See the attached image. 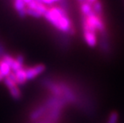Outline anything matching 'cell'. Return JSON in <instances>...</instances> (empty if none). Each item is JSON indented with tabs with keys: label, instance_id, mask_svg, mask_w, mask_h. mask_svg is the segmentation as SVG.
<instances>
[{
	"label": "cell",
	"instance_id": "6da1fadb",
	"mask_svg": "<svg viewBox=\"0 0 124 123\" xmlns=\"http://www.w3.org/2000/svg\"><path fill=\"white\" fill-rule=\"evenodd\" d=\"M47 22L55 27L60 32L72 35L75 34V29L67 10H63L58 5L48 8L43 15Z\"/></svg>",
	"mask_w": 124,
	"mask_h": 123
},
{
	"label": "cell",
	"instance_id": "7a4b0ae2",
	"mask_svg": "<svg viewBox=\"0 0 124 123\" xmlns=\"http://www.w3.org/2000/svg\"><path fill=\"white\" fill-rule=\"evenodd\" d=\"M3 82L5 86H7L10 96L12 97L15 100H19L22 98V92L18 88V84L15 82L14 81L11 80L9 77L5 78L3 80Z\"/></svg>",
	"mask_w": 124,
	"mask_h": 123
},
{
	"label": "cell",
	"instance_id": "3957f363",
	"mask_svg": "<svg viewBox=\"0 0 124 123\" xmlns=\"http://www.w3.org/2000/svg\"><path fill=\"white\" fill-rule=\"evenodd\" d=\"M45 70H46V66L44 64H37L35 66L27 68L25 69V71L27 80L35 79L39 75L43 74Z\"/></svg>",
	"mask_w": 124,
	"mask_h": 123
},
{
	"label": "cell",
	"instance_id": "277c9868",
	"mask_svg": "<svg viewBox=\"0 0 124 123\" xmlns=\"http://www.w3.org/2000/svg\"><path fill=\"white\" fill-rule=\"evenodd\" d=\"M25 2H26V5H27V8L35 10V11L39 13L42 16H43L45 14V13L48 10V8L41 2V0H37V1L28 0V1H25Z\"/></svg>",
	"mask_w": 124,
	"mask_h": 123
},
{
	"label": "cell",
	"instance_id": "5b68a950",
	"mask_svg": "<svg viewBox=\"0 0 124 123\" xmlns=\"http://www.w3.org/2000/svg\"><path fill=\"white\" fill-rule=\"evenodd\" d=\"M83 35L86 43L90 47H94V46H96L98 43L97 33L94 32V31L86 30V29H83Z\"/></svg>",
	"mask_w": 124,
	"mask_h": 123
},
{
	"label": "cell",
	"instance_id": "8992f818",
	"mask_svg": "<svg viewBox=\"0 0 124 123\" xmlns=\"http://www.w3.org/2000/svg\"><path fill=\"white\" fill-rule=\"evenodd\" d=\"M2 59L9 65V66H10V69H11L12 72H16V71H18V70L24 68L23 67V65L21 64L20 62L18 61V59L16 58L10 56V55H9V54H6L2 58Z\"/></svg>",
	"mask_w": 124,
	"mask_h": 123
},
{
	"label": "cell",
	"instance_id": "52a82bcc",
	"mask_svg": "<svg viewBox=\"0 0 124 123\" xmlns=\"http://www.w3.org/2000/svg\"><path fill=\"white\" fill-rule=\"evenodd\" d=\"M47 111V109L46 106L41 105V106H38L37 108H35L34 110L30 114V119L32 122H35L36 120H38L39 118H41L42 117H43L44 115H46Z\"/></svg>",
	"mask_w": 124,
	"mask_h": 123
},
{
	"label": "cell",
	"instance_id": "ba28073f",
	"mask_svg": "<svg viewBox=\"0 0 124 123\" xmlns=\"http://www.w3.org/2000/svg\"><path fill=\"white\" fill-rule=\"evenodd\" d=\"M14 8L16 10L18 15L20 18L24 19V18L27 16V12H26L27 5H26L25 1H23V0H16V1H15Z\"/></svg>",
	"mask_w": 124,
	"mask_h": 123
},
{
	"label": "cell",
	"instance_id": "9c48e42d",
	"mask_svg": "<svg viewBox=\"0 0 124 123\" xmlns=\"http://www.w3.org/2000/svg\"><path fill=\"white\" fill-rule=\"evenodd\" d=\"M0 72H1V74L3 75L4 78L9 77L10 74L12 73L11 69L10 68L9 65L5 61H3L2 59L0 60Z\"/></svg>",
	"mask_w": 124,
	"mask_h": 123
},
{
	"label": "cell",
	"instance_id": "30bf717a",
	"mask_svg": "<svg viewBox=\"0 0 124 123\" xmlns=\"http://www.w3.org/2000/svg\"><path fill=\"white\" fill-rule=\"evenodd\" d=\"M92 9H93V11L94 12V14L102 17V13H103V7H102V4L101 2L94 1L93 5H92Z\"/></svg>",
	"mask_w": 124,
	"mask_h": 123
},
{
	"label": "cell",
	"instance_id": "8fae6325",
	"mask_svg": "<svg viewBox=\"0 0 124 123\" xmlns=\"http://www.w3.org/2000/svg\"><path fill=\"white\" fill-rule=\"evenodd\" d=\"M118 120V114L117 112L113 111L110 114L109 117H108L107 123H117Z\"/></svg>",
	"mask_w": 124,
	"mask_h": 123
},
{
	"label": "cell",
	"instance_id": "7c38bea8",
	"mask_svg": "<svg viewBox=\"0 0 124 123\" xmlns=\"http://www.w3.org/2000/svg\"><path fill=\"white\" fill-rule=\"evenodd\" d=\"M26 12H27V15H31V16H32L34 18H36V19H39V18L43 17L40 14H39V13H38L34 10L29 9V8H27V10H26Z\"/></svg>",
	"mask_w": 124,
	"mask_h": 123
},
{
	"label": "cell",
	"instance_id": "4fadbf2b",
	"mask_svg": "<svg viewBox=\"0 0 124 123\" xmlns=\"http://www.w3.org/2000/svg\"><path fill=\"white\" fill-rule=\"evenodd\" d=\"M5 48H4V46L2 44L0 43V57L2 58L4 55H5Z\"/></svg>",
	"mask_w": 124,
	"mask_h": 123
},
{
	"label": "cell",
	"instance_id": "5bb4252c",
	"mask_svg": "<svg viewBox=\"0 0 124 123\" xmlns=\"http://www.w3.org/2000/svg\"><path fill=\"white\" fill-rule=\"evenodd\" d=\"M4 77H3V75H2V74H1V72H0V82H3V80H4Z\"/></svg>",
	"mask_w": 124,
	"mask_h": 123
},
{
	"label": "cell",
	"instance_id": "9a60e30c",
	"mask_svg": "<svg viewBox=\"0 0 124 123\" xmlns=\"http://www.w3.org/2000/svg\"><path fill=\"white\" fill-rule=\"evenodd\" d=\"M39 123H45L44 122H39Z\"/></svg>",
	"mask_w": 124,
	"mask_h": 123
},
{
	"label": "cell",
	"instance_id": "2e32d148",
	"mask_svg": "<svg viewBox=\"0 0 124 123\" xmlns=\"http://www.w3.org/2000/svg\"><path fill=\"white\" fill-rule=\"evenodd\" d=\"M45 123H54V122H45Z\"/></svg>",
	"mask_w": 124,
	"mask_h": 123
}]
</instances>
